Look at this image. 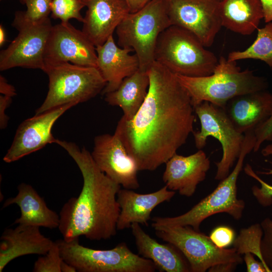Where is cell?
Instances as JSON below:
<instances>
[{
	"instance_id": "484cf974",
	"label": "cell",
	"mask_w": 272,
	"mask_h": 272,
	"mask_svg": "<svg viewBox=\"0 0 272 272\" xmlns=\"http://www.w3.org/2000/svg\"><path fill=\"white\" fill-rule=\"evenodd\" d=\"M230 61L253 59L261 60L272 67V21L257 29L253 42L243 50L233 51L227 58Z\"/></svg>"
},
{
	"instance_id": "83f0119b",
	"label": "cell",
	"mask_w": 272,
	"mask_h": 272,
	"mask_svg": "<svg viewBox=\"0 0 272 272\" xmlns=\"http://www.w3.org/2000/svg\"><path fill=\"white\" fill-rule=\"evenodd\" d=\"M85 7L82 0H52L51 17L60 19L61 23H68L71 19L83 23L84 17L80 12Z\"/></svg>"
},
{
	"instance_id": "f35d334b",
	"label": "cell",
	"mask_w": 272,
	"mask_h": 272,
	"mask_svg": "<svg viewBox=\"0 0 272 272\" xmlns=\"http://www.w3.org/2000/svg\"><path fill=\"white\" fill-rule=\"evenodd\" d=\"M263 13V20L267 23L272 21V0H259Z\"/></svg>"
},
{
	"instance_id": "44dd1931",
	"label": "cell",
	"mask_w": 272,
	"mask_h": 272,
	"mask_svg": "<svg viewBox=\"0 0 272 272\" xmlns=\"http://www.w3.org/2000/svg\"><path fill=\"white\" fill-rule=\"evenodd\" d=\"M225 110L240 132L254 130L272 113V93L265 90L239 95L227 102Z\"/></svg>"
},
{
	"instance_id": "e575fe53",
	"label": "cell",
	"mask_w": 272,
	"mask_h": 272,
	"mask_svg": "<svg viewBox=\"0 0 272 272\" xmlns=\"http://www.w3.org/2000/svg\"><path fill=\"white\" fill-rule=\"evenodd\" d=\"M244 260L247 272H268L263 264L260 261H257L251 253L244 254Z\"/></svg>"
},
{
	"instance_id": "ba28073f",
	"label": "cell",
	"mask_w": 272,
	"mask_h": 272,
	"mask_svg": "<svg viewBox=\"0 0 272 272\" xmlns=\"http://www.w3.org/2000/svg\"><path fill=\"white\" fill-rule=\"evenodd\" d=\"M63 260L80 272H154V262L133 253L122 242L110 249H95L79 243V238L70 241H56Z\"/></svg>"
},
{
	"instance_id": "7bdbcfd3",
	"label": "cell",
	"mask_w": 272,
	"mask_h": 272,
	"mask_svg": "<svg viewBox=\"0 0 272 272\" xmlns=\"http://www.w3.org/2000/svg\"><path fill=\"white\" fill-rule=\"evenodd\" d=\"M7 40L6 33L3 26H0V46L2 47Z\"/></svg>"
},
{
	"instance_id": "4fadbf2b",
	"label": "cell",
	"mask_w": 272,
	"mask_h": 272,
	"mask_svg": "<svg viewBox=\"0 0 272 272\" xmlns=\"http://www.w3.org/2000/svg\"><path fill=\"white\" fill-rule=\"evenodd\" d=\"M44 61L43 72L47 67L66 62L97 67L96 46L82 31L69 22H61L52 27Z\"/></svg>"
},
{
	"instance_id": "2e32d148",
	"label": "cell",
	"mask_w": 272,
	"mask_h": 272,
	"mask_svg": "<svg viewBox=\"0 0 272 272\" xmlns=\"http://www.w3.org/2000/svg\"><path fill=\"white\" fill-rule=\"evenodd\" d=\"M162 179L167 188L187 197L191 196L197 186L206 177L210 160L201 149L189 156L175 154L166 163Z\"/></svg>"
},
{
	"instance_id": "6da1fadb",
	"label": "cell",
	"mask_w": 272,
	"mask_h": 272,
	"mask_svg": "<svg viewBox=\"0 0 272 272\" xmlns=\"http://www.w3.org/2000/svg\"><path fill=\"white\" fill-rule=\"evenodd\" d=\"M147 95L135 115L122 116L114 134L135 161L139 171L165 164L194 131L191 98L175 74L155 61L147 71Z\"/></svg>"
},
{
	"instance_id": "836d02e7",
	"label": "cell",
	"mask_w": 272,
	"mask_h": 272,
	"mask_svg": "<svg viewBox=\"0 0 272 272\" xmlns=\"http://www.w3.org/2000/svg\"><path fill=\"white\" fill-rule=\"evenodd\" d=\"M254 132L255 144L253 151L256 152L264 142L272 141V113L265 121L255 128Z\"/></svg>"
},
{
	"instance_id": "8d00e7d4",
	"label": "cell",
	"mask_w": 272,
	"mask_h": 272,
	"mask_svg": "<svg viewBox=\"0 0 272 272\" xmlns=\"http://www.w3.org/2000/svg\"><path fill=\"white\" fill-rule=\"evenodd\" d=\"M0 93L1 94L13 97L16 95L15 87L9 84L3 76H0Z\"/></svg>"
},
{
	"instance_id": "7c38bea8",
	"label": "cell",
	"mask_w": 272,
	"mask_h": 272,
	"mask_svg": "<svg viewBox=\"0 0 272 272\" xmlns=\"http://www.w3.org/2000/svg\"><path fill=\"white\" fill-rule=\"evenodd\" d=\"M221 0H165L172 25L194 34L206 47L211 46L222 27Z\"/></svg>"
},
{
	"instance_id": "5bb4252c",
	"label": "cell",
	"mask_w": 272,
	"mask_h": 272,
	"mask_svg": "<svg viewBox=\"0 0 272 272\" xmlns=\"http://www.w3.org/2000/svg\"><path fill=\"white\" fill-rule=\"evenodd\" d=\"M91 155L99 169L124 188H139L137 163L115 134L96 136Z\"/></svg>"
},
{
	"instance_id": "7402d4cb",
	"label": "cell",
	"mask_w": 272,
	"mask_h": 272,
	"mask_svg": "<svg viewBox=\"0 0 272 272\" xmlns=\"http://www.w3.org/2000/svg\"><path fill=\"white\" fill-rule=\"evenodd\" d=\"M130 228L138 254L151 260L158 270L166 272H190V265L183 254L171 243L161 244L141 227L133 223Z\"/></svg>"
},
{
	"instance_id": "52a82bcc",
	"label": "cell",
	"mask_w": 272,
	"mask_h": 272,
	"mask_svg": "<svg viewBox=\"0 0 272 272\" xmlns=\"http://www.w3.org/2000/svg\"><path fill=\"white\" fill-rule=\"evenodd\" d=\"M44 72L49 79L48 91L35 114L86 102L102 93L107 84L96 67L66 62L47 67Z\"/></svg>"
},
{
	"instance_id": "d6986e66",
	"label": "cell",
	"mask_w": 272,
	"mask_h": 272,
	"mask_svg": "<svg viewBox=\"0 0 272 272\" xmlns=\"http://www.w3.org/2000/svg\"><path fill=\"white\" fill-rule=\"evenodd\" d=\"M175 194V191L169 190L166 185L156 191L146 194L120 188L117 194L120 209L117 230L130 228L133 223L148 226L153 210L159 205L169 201Z\"/></svg>"
},
{
	"instance_id": "b9f144b4",
	"label": "cell",
	"mask_w": 272,
	"mask_h": 272,
	"mask_svg": "<svg viewBox=\"0 0 272 272\" xmlns=\"http://www.w3.org/2000/svg\"><path fill=\"white\" fill-rule=\"evenodd\" d=\"M61 272H76L77 271L75 267L73 265L66 262L64 260H62L61 266Z\"/></svg>"
},
{
	"instance_id": "9c48e42d",
	"label": "cell",
	"mask_w": 272,
	"mask_h": 272,
	"mask_svg": "<svg viewBox=\"0 0 272 272\" xmlns=\"http://www.w3.org/2000/svg\"><path fill=\"white\" fill-rule=\"evenodd\" d=\"M200 123V129L192 132L195 147L202 149L208 137L216 139L222 149L221 160L216 163L215 179L222 180L230 173L238 159L244 140V133L240 132L228 117L225 109L204 101L194 108Z\"/></svg>"
},
{
	"instance_id": "60d3db41",
	"label": "cell",
	"mask_w": 272,
	"mask_h": 272,
	"mask_svg": "<svg viewBox=\"0 0 272 272\" xmlns=\"http://www.w3.org/2000/svg\"><path fill=\"white\" fill-rule=\"evenodd\" d=\"M261 154L264 156L272 155V143L267 145L262 149ZM258 173L260 174L272 175V169H267L266 171L258 172Z\"/></svg>"
},
{
	"instance_id": "603a6c76",
	"label": "cell",
	"mask_w": 272,
	"mask_h": 272,
	"mask_svg": "<svg viewBox=\"0 0 272 272\" xmlns=\"http://www.w3.org/2000/svg\"><path fill=\"white\" fill-rule=\"evenodd\" d=\"M13 204L17 205L21 211V216L16 220L14 224L49 229L59 226V215L47 207L44 199L31 185L25 183L19 184L17 194L8 198L3 208Z\"/></svg>"
},
{
	"instance_id": "1f68e13d",
	"label": "cell",
	"mask_w": 272,
	"mask_h": 272,
	"mask_svg": "<svg viewBox=\"0 0 272 272\" xmlns=\"http://www.w3.org/2000/svg\"><path fill=\"white\" fill-rule=\"evenodd\" d=\"M263 236L261 243V252L263 259L272 272V220L266 218L260 223Z\"/></svg>"
},
{
	"instance_id": "d590c367",
	"label": "cell",
	"mask_w": 272,
	"mask_h": 272,
	"mask_svg": "<svg viewBox=\"0 0 272 272\" xmlns=\"http://www.w3.org/2000/svg\"><path fill=\"white\" fill-rule=\"evenodd\" d=\"M12 98L4 95L0 96V127L1 129H5L7 126L9 117L6 114V110L12 102Z\"/></svg>"
},
{
	"instance_id": "8992f818",
	"label": "cell",
	"mask_w": 272,
	"mask_h": 272,
	"mask_svg": "<svg viewBox=\"0 0 272 272\" xmlns=\"http://www.w3.org/2000/svg\"><path fill=\"white\" fill-rule=\"evenodd\" d=\"M165 0H151L143 8L129 13L116 29L117 45L131 49L140 68L147 71L155 61V51L160 34L171 26Z\"/></svg>"
},
{
	"instance_id": "ac0fdd59",
	"label": "cell",
	"mask_w": 272,
	"mask_h": 272,
	"mask_svg": "<svg viewBox=\"0 0 272 272\" xmlns=\"http://www.w3.org/2000/svg\"><path fill=\"white\" fill-rule=\"evenodd\" d=\"M97 68L106 82L102 93L105 94L116 90L122 81L140 68L137 55L131 49L117 45L113 35L102 45L96 47Z\"/></svg>"
},
{
	"instance_id": "d6a6232c",
	"label": "cell",
	"mask_w": 272,
	"mask_h": 272,
	"mask_svg": "<svg viewBox=\"0 0 272 272\" xmlns=\"http://www.w3.org/2000/svg\"><path fill=\"white\" fill-rule=\"evenodd\" d=\"M209 237L218 247L225 248L233 243L235 232L230 227L220 226L214 229Z\"/></svg>"
},
{
	"instance_id": "4dcf8cb0",
	"label": "cell",
	"mask_w": 272,
	"mask_h": 272,
	"mask_svg": "<svg viewBox=\"0 0 272 272\" xmlns=\"http://www.w3.org/2000/svg\"><path fill=\"white\" fill-rule=\"evenodd\" d=\"M244 171L246 175L255 179L260 184V187L256 185L252 187L253 195L258 202L264 207L270 206L272 204V185L260 178L250 164H246Z\"/></svg>"
},
{
	"instance_id": "f546056e",
	"label": "cell",
	"mask_w": 272,
	"mask_h": 272,
	"mask_svg": "<svg viewBox=\"0 0 272 272\" xmlns=\"http://www.w3.org/2000/svg\"><path fill=\"white\" fill-rule=\"evenodd\" d=\"M63 259L56 241L53 242L48 251L40 256L34 263V272H61Z\"/></svg>"
},
{
	"instance_id": "e0dca14e",
	"label": "cell",
	"mask_w": 272,
	"mask_h": 272,
	"mask_svg": "<svg viewBox=\"0 0 272 272\" xmlns=\"http://www.w3.org/2000/svg\"><path fill=\"white\" fill-rule=\"evenodd\" d=\"M87 8L82 31L96 47L113 35L130 13L125 0H82Z\"/></svg>"
},
{
	"instance_id": "4316f807",
	"label": "cell",
	"mask_w": 272,
	"mask_h": 272,
	"mask_svg": "<svg viewBox=\"0 0 272 272\" xmlns=\"http://www.w3.org/2000/svg\"><path fill=\"white\" fill-rule=\"evenodd\" d=\"M263 230L260 224L256 223L240 230L234 239L233 248L240 255L251 253L256 255L263 264L268 272L270 270L265 263L261 252V243Z\"/></svg>"
},
{
	"instance_id": "3957f363",
	"label": "cell",
	"mask_w": 272,
	"mask_h": 272,
	"mask_svg": "<svg viewBox=\"0 0 272 272\" xmlns=\"http://www.w3.org/2000/svg\"><path fill=\"white\" fill-rule=\"evenodd\" d=\"M176 76L189 94L194 108L207 101L225 109L231 99L265 90L268 87L265 78L255 75L251 70L242 71L236 61H228L222 56L211 75L198 77Z\"/></svg>"
},
{
	"instance_id": "9a60e30c",
	"label": "cell",
	"mask_w": 272,
	"mask_h": 272,
	"mask_svg": "<svg viewBox=\"0 0 272 272\" xmlns=\"http://www.w3.org/2000/svg\"><path fill=\"white\" fill-rule=\"evenodd\" d=\"M75 105L69 104L58 107L24 120L18 127L3 160L8 163L15 162L47 144L55 143L57 139L52 133L54 124L65 112Z\"/></svg>"
},
{
	"instance_id": "5b68a950",
	"label": "cell",
	"mask_w": 272,
	"mask_h": 272,
	"mask_svg": "<svg viewBox=\"0 0 272 272\" xmlns=\"http://www.w3.org/2000/svg\"><path fill=\"white\" fill-rule=\"evenodd\" d=\"M191 32L171 25L159 35L155 61L176 75L204 77L214 72L219 59Z\"/></svg>"
},
{
	"instance_id": "8fae6325",
	"label": "cell",
	"mask_w": 272,
	"mask_h": 272,
	"mask_svg": "<svg viewBox=\"0 0 272 272\" xmlns=\"http://www.w3.org/2000/svg\"><path fill=\"white\" fill-rule=\"evenodd\" d=\"M19 33L0 53V70L22 67L44 69L45 51L52 25L49 18L37 23L25 20L17 11L12 23Z\"/></svg>"
},
{
	"instance_id": "74e56055",
	"label": "cell",
	"mask_w": 272,
	"mask_h": 272,
	"mask_svg": "<svg viewBox=\"0 0 272 272\" xmlns=\"http://www.w3.org/2000/svg\"><path fill=\"white\" fill-rule=\"evenodd\" d=\"M236 263L227 262L217 264L208 269L210 272H230L234 271L236 266Z\"/></svg>"
},
{
	"instance_id": "cb8c5ba5",
	"label": "cell",
	"mask_w": 272,
	"mask_h": 272,
	"mask_svg": "<svg viewBox=\"0 0 272 272\" xmlns=\"http://www.w3.org/2000/svg\"><path fill=\"white\" fill-rule=\"evenodd\" d=\"M220 14L222 27L242 35L252 34L263 19L259 0H221Z\"/></svg>"
},
{
	"instance_id": "ee69618b",
	"label": "cell",
	"mask_w": 272,
	"mask_h": 272,
	"mask_svg": "<svg viewBox=\"0 0 272 272\" xmlns=\"http://www.w3.org/2000/svg\"><path fill=\"white\" fill-rule=\"evenodd\" d=\"M21 1H22V0H19V1H20V2H21Z\"/></svg>"
},
{
	"instance_id": "f1b7e54d",
	"label": "cell",
	"mask_w": 272,
	"mask_h": 272,
	"mask_svg": "<svg viewBox=\"0 0 272 272\" xmlns=\"http://www.w3.org/2000/svg\"><path fill=\"white\" fill-rule=\"evenodd\" d=\"M52 0H22L20 2L26 5V11H21L27 21L37 23L49 18L51 13Z\"/></svg>"
},
{
	"instance_id": "7a4b0ae2",
	"label": "cell",
	"mask_w": 272,
	"mask_h": 272,
	"mask_svg": "<svg viewBox=\"0 0 272 272\" xmlns=\"http://www.w3.org/2000/svg\"><path fill=\"white\" fill-rule=\"evenodd\" d=\"M78 166L83 179L81 191L63 206L58 229L66 241L81 236L91 240H107L117 233L120 209L117 194L121 185L96 165L91 153L73 142L56 139Z\"/></svg>"
},
{
	"instance_id": "277c9868",
	"label": "cell",
	"mask_w": 272,
	"mask_h": 272,
	"mask_svg": "<svg viewBox=\"0 0 272 272\" xmlns=\"http://www.w3.org/2000/svg\"><path fill=\"white\" fill-rule=\"evenodd\" d=\"M255 144L253 130L244 133V140L237 162L231 172L221 180L217 187L187 212L173 217H155L152 227L156 226H190L199 231V227L207 218L219 213H227L236 220L241 218L245 203L237 198V182L246 156Z\"/></svg>"
},
{
	"instance_id": "30bf717a",
	"label": "cell",
	"mask_w": 272,
	"mask_h": 272,
	"mask_svg": "<svg viewBox=\"0 0 272 272\" xmlns=\"http://www.w3.org/2000/svg\"><path fill=\"white\" fill-rule=\"evenodd\" d=\"M155 235L178 249L187 260L192 272H205L217 264H238L243 259L234 248H219L210 237L190 226H156Z\"/></svg>"
},
{
	"instance_id": "d4e9b609",
	"label": "cell",
	"mask_w": 272,
	"mask_h": 272,
	"mask_svg": "<svg viewBox=\"0 0 272 272\" xmlns=\"http://www.w3.org/2000/svg\"><path fill=\"white\" fill-rule=\"evenodd\" d=\"M149 84L147 71L139 69L125 78L116 90L105 94L104 100L109 105L121 108L122 117L130 119L137 113L146 99Z\"/></svg>"
},
{
	"instance_id": "ab89813d",
	"label": "cell",
	"mask_w": 272,
	"mask_h": 272,
	"mask_svg": "<svg viewBox=\"0 0 272 272\" xmlns=\"http://www.w3.org/2000/svg\"><path fill=\"white\" fill-rule=\"evenodd\" d=\"M128 6L130 13L135 12L147 5L151 0H125Z\"/></svg>"
},
{
	"instance_id": "ffe728a7",
	"label": "cell",
	"mask_w": 272,
	"mask_h": 272,
	"mask_svg": "<svg viewBox=\"0 0 272 272\" xmlns=\"http://www.w3.org/2000/svg\"><path fill=\"white\" fill-rule=\"evenodd\" d=\"M36 226L18 225L6 229L0 240V272L12 260L29 254H45L53 242Z\"/></svg>"
}]
</instances>
